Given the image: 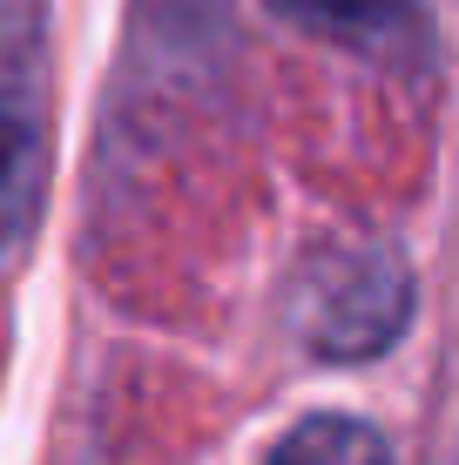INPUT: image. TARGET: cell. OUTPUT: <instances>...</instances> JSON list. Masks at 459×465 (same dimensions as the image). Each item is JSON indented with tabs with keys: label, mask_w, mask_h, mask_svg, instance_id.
<instances>
[{
	"label": "cell",
	"mask_w": 459,
	"mask_h": 465,
	"mask_svg": "<svg viewBox=\"0 0 459 465\" xmlns=\"http://www.w3.org/2000/svg\"><path fill=\"white\" fill-rule=\"evenodd\" d=\"M405 317H413V270L385 243H324L291 283V331L324 364L392 351Z\"/></svg>",
	"instance_id": "cell-1"
},
{
	"label": "cell",
	"mask_w": 459,
	"mask_h": 465,
	"mask_svg": "<svg viewBox=\"0 0 459 465\" xmlns=\"http://www.w3.org/2000/svg\"><path fill=\"white\" fill-rule=\"evenodd\" d=\"M271 7L318 41H378L405 21L413 0H271Z\"/></svg>",
	"instance_id": "cell-4"
},
{
	"label": "cell",
	"mask_w": 459,
	"mask_h": 465,
	"mask_svg": "<svg viewBox=\"0 0 459 465\" xmlns=\"http://www.w3.org/2000/svg\"><path fill=\"white\" fill-rule=\"evenodd\" d=\"M41 183V122L21 94H0V236L21 230Z\"/></svg>",
	"instance_id": "cell-3"
},
{
	"label": "cell",
	"mask_w": 459,
	"mask_h": 465,
	"mask_svg": "<svg viewBox=\"0 0 459 465\" xmlns=\"http://www.w3.org/2000/svg\"><path fill=\"white\" fill-rule=\"evenodd\" d=\"M264 465H399L392 439L358 411H304L271 439Z\"/></svg>",
	"instance_id": "cell-2"
}]
</instances>
